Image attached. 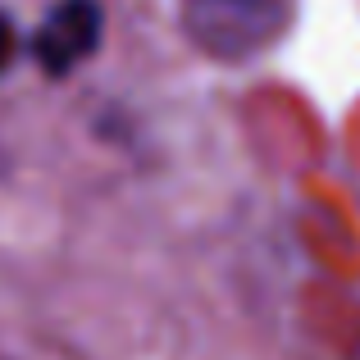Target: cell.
I'll return each instance as SVG.
<instances>
[{
    "label": "cell",
    "instance_id": "obj_3",
    "mask_svg": "<svg viewBox=\"0 0 360 360\" xmlns=\"http://www.w3.org/2000/svg\"><path fill=\"white\" fill-rule=\"evenodd\" d=\"M229 5H251V0H229Z\"/></svg>",
    "mask_w": 360,
    "mask_h": 360
},
{
    "label": "cell",
    "instance_id": "obj_2",
    "mask_svg": "<svg viewBox=\"0 0 360 360\" xmlns=\"http://www.w3.org/2000/svg\"><path fill=\"white\" fill-rule=\"evenodd\" d=\"M14 55H18V32H14V23L0 14V73L14 64Z\"/></svg>",
    "mask_w": 360,
    "mask_h": 360
},
{
    "label": "cell",
    "instance_id": "obj_1",
    "mask_svg": "<svg viewBox=\"0 0 360 360\" xmlns=\"http://www.w3.org/2000/svg\"><path fill=\"white\" fill-rule=\"evenodd\" d=\"M101 5L96 0H64L46 14V23L37 27V41H32V55L51 78H64L73 73L87 55H96L101 46Z\"/></svg>",
    "mask_w": 360,
    "mask_h": 360
}]
</instances>
